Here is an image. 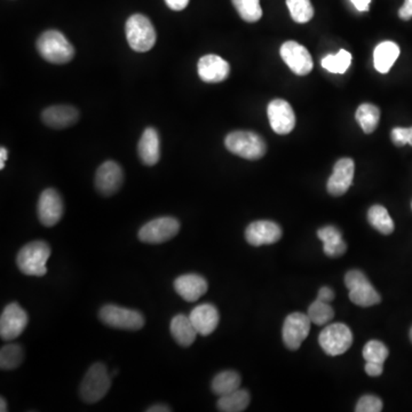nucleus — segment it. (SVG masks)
<instances>
[{
	"mask_svg": "<svg viewBox=\"0 0 412 412\" xmlns=\"http://www.w3.org/2000/svg\"><path fill=\"white\" fill-rule=\"evenodd\" d=\"M197 72L205 83H221L228 78L230 65L219 55L208 54L199 59Z\"/></svg>",
	"mask_w": 412,
	"mask_h": 412,
	"instance_id": "18",
	"label": "nucleus"
},
{
	"mask_svg": "<svg viewBox=\"0 0 412 412\" xmlns=\"http://www.w3.org/2000/svg\"><path fill=\"white\" fill-rule=\"evenodd\" d=\"M62 197L57 190L48 188L40 194L38 201V218L42 225L53 227L63 216Z\"/></svg>",
	"mask_w": 412,
	"mask_h": 412,
	"instance_id": "15",
	"label": "nucleus"
},
{
	"mask_svg": "<svg viewBox=\"0 0 412 412\" xmlns=\"http://www.w3.org/2000/svg\"><path fill=\"white\" fill-rule=\"evenodd\" d=\"M226 148L244 160H257L264 157L267 145L259 134L251 130H235L225 139Z\"/></svg>",
	"mask_w": 412,
	"mask_h": 412,
	"instance_id": "3",
	"label": "nucleus"
},
{
	"mask_svg": "<svg viewBox=\"0 0 412 412\" xmlns=\"http://www.w3.org/2000/svg\"><path fill=\"white\" fill-rule=\"evenodd\" d=\"M311 321L308 315L294 313L285 318L283 325V340L291 350H299L303 341L308 337Z\"/></svg>",
	"mask_w": 412,
	"mask_h": 412,
	"instance_id": "11",
	"label": "nucleus"
},
{
	"mask_svg": "<svg viewBox=\"0 0 412 412\" xmlns=\"http://www.w3.org/2000/svg\"><path fill=\"white\" fill-rule=\"evenodd\" d=\"M51 257V247L44 240L30 242L24 245L18 257L16 264L21 273L28 276H37L42 277L48 273V259Z\"/></svg>",
	"mask_w": 412,
	"mask_h": 412,
	"instance_id": "2",
	"label": "nucleus"
},
{
	"mask_svg": "<svg viewBox=\"0 0 412 412\" xmlns=\"http://www.w3.org/2000/svg\"><path fill=\"white\" fill-rule=\"evenodd\" d=\"M268 118L274 132L285 135L294 130L296 126V115L289 102L276 99L268 104Z\"/></svg>",
	"mask_w": 412,
	"mask_h": 412,
	"instance_id": "14",
	"label": "nucleus"
},
{
	"mask_svg": "<svg viewBox=\"0 0 412 412\" xmlns=\"http://www.w3.org/2000/svg\"><path fill=\"white\" fill-rule=\"evenodd\" d=\"M399 16L404 21L412 18V0H404L403 6L399 9Z\"/></svg>",
	"mask_w": 412,
	"mask_h": 412,
	"instance_id": "39",
	"label": "nucleus"
},
{
	"mask_svg": "<svg viewBox=\"0 0 412 412\" xmlns=\"http://www.w3.org/2000/svg\"><path fill=\"white\" fill-rule=\"evenodd\" d=\"M240 374L235 371H223L214 377L212 382V391L218 396L229 394L232 391H238L240 387Z\"/></svg>",
	"mask_w": 412,
	"mask_h": 412,
	"instance_id": "28",
	"label": "nucleus"
},
{
	"mask_svg": "<svg viewBox=\"0 0 412 412\" xmlns=\"http://www.w3.org/2000/svg\"><path fill=\"white\" fill-rule=\"evenodd\" d=\"M7 160V149L1 147L0 148V169H4L5 167V162Z\"/></svg>",
	"mask_w": 412,
	"mask_h": 412,
	"instance_id": "44",
	"label": "nucleus"
},
{
	"mask_svg": "<svg viewBox=\"0 0 412 412\" xmlns=\"http://www.w3.org/2000/svg\"><path fill=\"white\" fill-rule=\"evenodd\" d=\"M99 316L106 325L115 329L137 331L145 325V318L140 311L116 305L104 306Z\"/></svg>",
	"mask_w": 412,
	"mask_h": 412,
	"instance_id": "7",
	"label": "nucleus"
},
{
	"mask_svg": "<svg viewBox=\"0 0 412 412\" xmlns=\"http://www.w3.org/2000/svg\"><path fill=\"white\" fill-rule=\"evenodd\" d=\"M279 53L289 68L298 76H305L313 70L311 53L303 45L298 44L294 40H289L282 45Z\"/></svg>",
	"mask_w": 412,
	"mask_h": 412,
	"instance_id": "12",
	"label": "nucleus"
},
{
	"mask_svg": "<svg viewBox=\"0 0 412 412\" xmlns=\"http://www.w3.org/2000/svg\"><path fill=\"white\" fill-rule=\"evenodd\" d=\"M128 45L133 51L145 53L156 44V31L152 21L143 14H134L128 18L125 26Z\"/></svg>",
	"mask_w": 412,
	"mask_h": 412,
	"instance_id": "4",
	"label": "nucleus"
},
{
	"mask_svg": "<svg viewBox=\"0 0 412 412\" xmlns=\"http://www.w3.org/2000/svg\"><path fill=\"white\" fill-rule=\"evenodd\" d=\"M195 329L201 335H208L217 329L219 324V311L217 307L211 304L197 306L189 315Z\"/></svg>",
	"mask_w": 412,
	"mask_h": 412,
	"instance_id": "21",
	"label": "nucleus"
},
{
	"mask_svg": "<svg viewBox=\"0 0 412 412\" xmlns=\"http://www.w3.org/2000/svg\"><path fill=\"white\" fill-rule=\"evenodd\" d=\"M391 141L398 147L406 145H412V126L411 128H395L391 130Z\"/></svg>",
	"mask_w": 412,
	"mask_h": 412,
	"instance_id": "37",
	"label": "nucleus"
},
{
	"mask_svg": "<svg viewBox=\"0 0 412 412\" xmlns=\"http://www.w3.org/2000/svg\"><path fill=\"white\" fill-rule=\"evenodd\" d=\"M172 409L169 406H164V404H157V406H152L147 410V412H171Z\"/></svg>",
	"mask_w": 412,
	"mask_h": 412,
	"instance_id": "43",
	"label": "nucleus"
},
{
	"mask_svg": "<svg viewBox=\"0 0 412 412\" xmlns=\"http://www.w3.org/2000/svg\"><path fill=\"white\" fill-rule=\"evenodd\" d=\"M180 230L179 220L172 217H162L145 223L139 230V238L147 244L165 243L172 240Z\"/></svg>",
	"mask_w": 412,
	"mask_h": 412,
	"instance_id": "9",
	"label": "nucleus"
},
{
	"mask_svg": "<svg viewBox=\"0 0 412 412\" xmlns=\"http://www.w3.org/2000/svg\"><path fill=\"white\" fill-rule=\"evenodd\" d=\"M139 157L147 167H154L160 158V140L154 128H145L138 145Z\"/></svg>",
	"mask_w": 412,
	"mask_h": 412,
	"instance_id": "22",
	"label": "nucleus"
},
{
	"mask_svg": "<svg viewBox=\"0 0 412 412\" xmlns=\"http://www.w3.org/2000/svg\"><path fill=\"white\" fill-rule=\"evenodd\" d=\"M384 364L374 363V362H367L365 364V372L370 377H379L383 374Z\"/></svg>",
	"mask_w": 412,
	"mask_h": 412,
	"instance_id": "38",
	"label": "nucleus"
},
{
	"mask_svg": "<svg viewBox=\"0 0 412 412\" xmlns=\"http://www.w3.org/2000/svg\"><path fill=\"white\" fill-rule=\"evenodd\" d=\"M27 311L16 303L9 304L5 307L0 318V337L5 341H12L23 333L27 328Z\"/></svg>",
	"mask_w": 412,
	"mask_h": 412,
	"instance_id": "10",
	"label": "nucleus"
},
{
	"mask_svg": "<svg viewBox=\"0 0 412 412\" xmlns=\"http://www.w3.org/2000/svg\"><path fill=\"white\" fill-rule=\"evenodd\" d=\"M124 173L119 164L107 160L100 165L95 174V187L104 196L116 194L122 187Z\"/></svg>",
	"mask_w": 412,
	"mask_h": 412,
	"instance_id": "13",
	"label": "nucleus"
},
{
	"mask_svg": "<svg viewBox=\"0 0 412 412\" xmlns=\"http://www.w3.org/2000/svg\"><path fill=\"white\" fill-rule=\"evenodd\" d=\"M111 386V376L104 363H94L84 376L80 384V398L84 402L93 404L107 395Z\"/></svg>",
	"mask_w": 412,
	"mask_h": 412,
	"instance_id": "5",
	"label": "nucleus"
},
{
	"mask_svg": "<svg viewBox=\"0 0 412 412\" xmlns=\"http://www.w3.org/2000/svg\"><path fill=\"white\" fill-rule=\"evenodd\" d=\"M355 164L350 158H341L333 167V172L328 181L326 188L333 196H341L347 193L353 184Z\"/></svg>",
	"mask_w": 412,
	"mask_h": 412,
	"instance_id": "16",
	"label": "nucleus"
},
{
	"mask_svg": "<svg viewBox=\"0 0 412 412\" xmlns=\"http://www.w3.org/2000/svg\"><path fill=\"white\" fill-rule=\"evenodd\" d=\"M389 348L379 340H370L363 348V357L367 362H374L384 364L389 357Z\"/></svg>",
	"mask_w": 412,
	"mask_h": 412,
	"instance_id": "35",
	"label": "nucleus"
},
{
	"mask_svg": "<svg viewBox=\"0 0 412 412\" xmlns=\"http://www.w3.org/2000/svg\"><path fill=\"white\" fill-rule=\"evenodd\" d=\"M383 410V402L374 395H364L356 404V412H380Z\"/></svg>",
	"mask_w": 412,
	"mask_h": 412,
	"instance_id": "36",
	"label": "nucleus"
},
{
	"mask_svg": "<svg viewBox=\"0 0 412 412\" xmlns=\"http://www.w3.org/2000/svg\"><path fill=\"white\" fill-rule=\"evenodd\" d=\"M352 63V54L340 50L337 54H329L322 60V67L331 74H345Z\"/></svg>",
	"mask_w": 412,
	"mask_h": 412,
	"instance_id": "30",
	"label": "nucleus"
},
{
	"mask_svg": "<svg viewBox=\"0 0 412 412\" xmlns=\"http://www.w3.org/2000/svg\"><path fill=\"white\" fill-rule=\"evenodd\" d=\"M165 3L172 11L179 12V11H182L188 6L189 0H165Z\"/></svg>",
	"mask_w": 412,
	"mask_h": 412,
	"instance_id": "40",
	"label": "nucleus"
},
{
	"mask_svg": "<svg viewBox=\"0 0 412 412\" xmlns=\"http://www.w3.org/2000/svg\"><path fill=\"white\" fill-rule=\"evenodd\" d=\"M208 285L203 276L197 274H186L179 276L174 281V289L177 294L189 303H194L204 296L208 291Z\"/></svg>",
	"mask_w": 412,
	"mask_h": 412,
	"instance_id": "20",
	"label": "nucleus"
},
{
	"mask_svg": "<svg viewBox=\"0 0 412 412\" xmlns=\"http://www.w3.org/2000/svg\"><path fill=\"white\" fill-rule=\"evenodd\" d=\"M250 400L251 396L249 391L238 389V391L220 396L217 406L219 411L242 412L249 406Z\"/></svg>",
	"mask_w": 412,
	"mask_h": 412,
	"instance_id": "26",
	"label": "nucleus"
},
{
	"mask_svg": "<svg viewBox=\"0 0 412 412\" xmlns=\"http://www.w3.org/2000/svg\"><path fill=\"white\" fill-rule=\"evenodd\" d=\"M359 12H368L371 0H350Z\"/></svg>",
	"mask_w": 412,
	"mask_h": 412,
	"instance_id": "42",
	"label": "nucleus"
},
{
	"mask_svg": "<svg viewBox=\"0 0 412 412\" xmlns=\"http://www.w3.org/2000/svg\"><path fill=\"white\" fill-rule=\"evenodd\" d=\"M282 238V229L277 223L260 220L250 223L245 230L247 243L253 246L269 245L279 242Z\"/></svg>",
	"mask_w": 412,
	"mask_h": 412,
	"instance_id": "17",
	"label": "nucleus"
},
{
	"mask_svg": "<svg viewBox=\"0 0 412 412\" xmlns=\"http://www.w3.org/2000/svg\"><path fill=\"white\" fill-rule=\"evenodd\" d=\"M400 55V48L393 42L380 43L374 50V63L377 72L387 74Z\"/></svg>",
	"mask_w": 412,
	"mask_h": 412,
	"instance_id": "25",
	"label": "nucleus"
},
{
	"mask_svg": "<svg viewBox=\"0 0 412 412\" xmlns=\"http://www.w3.org/2000/svg\"><path fill=\"white\" fill-rule=\"evenodd\" d=\"M291 18L296 23H307L314 16V7L311 0H286Z\"/></svg>",
	"mask_w": 412,
	"mask_h": 412,
	"instance_id": "33",
	"label": "nucleus"
},
{
	"mask_svg": "<svg viewBox=\"0 0 412 412\" xmlns=\"http://www.w3.org/2000/svg\"><path fill=\"white\" fill-rule=\"evenodd\" d=\"M23 356V350L20 345H5L0 350V368L1 370H14L21 364Z\"/></svg>",
	"mask_w": 412,
	"mask_h": 412,
	"instance_id": "31",
	"label": "nucleus"
},
{
	"mask_svg": "<svg viewBox=\"0 0 412 412\" xmlns=\"http://www.w3.org/2000/svg\"><path fill=\"white\" fill-rule=\"evenodd\" d=\"M355 117L364 133H374L379 124L380 110L374 104H363L356 110Z\"/></svg>",
	"mask_w": 412,
	"mask_h": 412,
	"instance_id": "27",
	"label": "nucleus"
},
{
	"mask_svg": "<svg viewBox=\"0 0 412 412\" xmlns=\"http://www.w3.org/2000/svg\"><path fill=\"white\" fill-rule=\"evenodd\" d=\"M37 51L43 59L53 65H65L74 57V48L57 30H48L37 40Z\"/></svg>",
	"mask_w": 412,
	"mask_h": 412,
	"instance_id": "1",
	"label": "nucleus"
},
{
	"mask_svg": "<svg viewBox=\"0 0 412 412\" xmlns=\"http://www.w3.org/2000/svg\"><path fill=\"white\" fill-rule=\"evenodd\" d=\"M240 18L249 23H255L262 16L260 0H232Z\"/></svg>",
	"mask_w": 412,
	"mask_h": 412,
	"instance_id": "32",
	"label": "nucleus"
},
{
	"mask_svg": "<svg viewBox=\"0 0 412 412\" xmlns=\"http://www.w3.org/2000/svg\"><path fill=\"white\" fill-rule=\"evenodd\" d=\"M318 238L323 242L324 253L329 257H340L347 250L341 233L333 226H326L318 232Z\"/></svg>",
	"mask_w": 412,
	"mask_h": 412,
	"instance_id": "24",
	"label": "nucleus"
},
{
	"mask_svg": "<svg viewBox=\"0 0 412 412\" xmlns=\"http://www.w3.org/2000/svg\"><path fill=\"white\" fill-rule=\"evenodd\" d=\"M308 318H311V323L316 325H325L333 320L335 316V311L329 303L316 299L314 303L309 306Z\"/></svg>",
	"mask_w": 412,
	"mask_h": 412,
	"instance_id": "34",
	"label": "nucleus"
},
{
	"mask_svg": "<svg viewBox=\"0 0 412 412\" xmlns=\"http://www.w3.org/2000/svg\"><path fill=\"white\" fill-rule=\"evenodd\" d=\"M345 284L350 290V299L355 305L370 307L378 305L382 296L372 286L368 277L360 270H350L345 276Z\"/></svg>",
	"mask_w": 412,
	"mask_h": 412,
	"instance_id": "6",
	"label": "nucleus"
},
{
	"mask_svg": "<svg viewBox=\"0 0 412 412\" xmlns=\"http://www.w3.org/2000/svg\"><path fill=\"white\" fill-rule=\"evenodd\" d=\"M318 343L328 355H341L353 344V333L346 324H330L322 330Z\"/></svg>",
	"mask_w": 412,
	"mask_h": 412,
	"instance_id": "8",
	"label": "nucleus"
},
{
	"mask_svg": "<svg viewBox=\"0 0 412 412\" xmlns=\"http://www.w3.org/2000/svg\"><path fill=\"white\" fill-rule=\"evenodd\" d=\"M333 298H335V292L328 286H323L318 291V299L322 300V301L330 303V301H333Z\"/></svg>",
	"mask_w": 412,
	"mask_h": 412,
	"instance_id": "41",
	"label": "nucleus"
},
{
	"mask_svg": "<svg viewBox=\"0 0 412 412\" xmlns=\"http://www.w3.org/2000/svg\"><path fill=\"white\" fill-rule=\"evenodd\" d=\"M79 119V111L72 106H52L42 113V121L48 128L62 130L76 124Z\"/></svg>",
	"mask_w": 412,
	"mask_h": 412,
	"instance_id": "19",
	"label": "nucleus"
},
{
	"mask_svg": "<svg viewBox=\"0 0 412 412\" xmlns=\"http://www.w3.org/2000/svg\"><path fill=\"white\" fill-rule=\"evenodd\" d=\"M368 220L370 225L382 234L389 235L394 232V221L389 216V211L382 205L371 206L368 212Z\"/></svg>",
	"mask_w": 412,
	"mask_h": 412,
	"instance_id": "29",
	"label": "nucleus"
},
{
	"mask_svg": "<svg viewBox=\"0 0 412 412\" xmlns=\"http://www.w3.org/2000/svg\"><path fill=\"white\" fill-rule=\"evenodd\" d=\"M169 329H171L173 338L182 347L191 346L199 335L189 316L184 314L175 315L171 321Z\"/></svg>",
	"mask_w": 412,
	"mask_h": 412,
	"instance_id": "23",
	"label": "nucleus"
},
{
	"mask_svg": "<svg viewBox=\"0 0 412 412\" xmlns=\"http://www.w3.org/2000/svg\"><path fill=\"white\" fill-rule=\"evenodd\" d=\"M0 411L6 412L7 411V403L5 399H0Z\"/></svg>",
	"mask_w": 412,
	"mask_h": 412,
	"instance_id": "45",
	"label": "nucleus"
},
{
	"mask_svg": "<svg viewBox=\"0 0 412 412\" xmlns=\"http://www.w3.org/2000/svg\"><path fill=\"white\" fill-rule=\"evenodd\" d=\"M410 339H411L412 341V328L411 330H410Z\"/></svg>",
	"mask_w": 412,
	"mask_h": 412,
	"instance_id": "46",
	"label": "nucleus"
}]
</instances>
